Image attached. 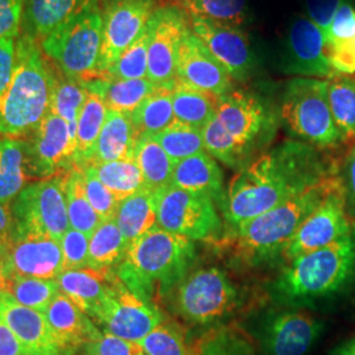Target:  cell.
I'll use <instances>...</instances> for the list:
<instances>
[{
	"label": "cell",
	"instance_id": "obj_1",
	"mask_svg": "<svg viewBox=\"0 0 355 355\" xmlns=\"http://www.w3.org/2000/svg\"><path fill=\"white\" fill-rule=\"evenodd\" d=\"M318 149L287 140L242 167L230 180L221 208L229 227L236 230L331 175Z\"/></svg>",
	"mask_w": 355,
	"mask_h": 355
},
{
	"label": "cell",
	"instance_id": "obj_2",
	"mask_svg": "<svg viewBox=\"0 0 355 355\" xmlns=\"http://www.w3.org/2000/svg\"><path fill=\"white\" fill-rule=\"evenodd\" d=\"M193 259V242L154 227L128 248L114 272L129 291L155 304L190 272Z\"/></svg>",
	"mask_w": 355,
	"mask_h": 355
},
{
	"label": "cell",
	"instance_id": "obj_3",
	"mask_svg": "<svg viewBox=\"0 0 355 355\" xmlns=\"http://www.w3.org/2000/svg\"><path fill=\"white\" fill-rule=\"evenodd\" d=\"M55 79L36 40L24 35L16 46L12 79L0 96V137L20 139L37 129L51 112Z\"/></svg>",
	"mask_w": 355,
	"mask_h": 355
},
{
	"label": "cell",
	"instance_id": "obj_4",
	"mask_svg": "<svg viewBox=\"0 0 355 355\" xmlns=\"http://www.w3.org/2000/svg\"><path fill=\"white\" fill-rule=\"evenodd\" d=\"M341 178L331 174L290 200L236 229V246L242 255L266 257L283 252L305 218L311 215Z\"/></svg>",
	"mask_w": 355,
	"mask_h": 355
},
{
	"label": "cell",
	"instance_id": "obj_5",
	"mask_svg": "<svg viewBox=\"0 0 355 355\" xmlns=\"http://www.w3.org/2000/svg\"><path fill=\"white\" fill-rule=\"evenodd\" d=\"M355 270V233L291 261L277 284L287 300H311L338 291Z\"/></svg>",
	"mask_w": 355,
	"mask_h": 355
},
{
	"label": "cell",
	"instance_id": "obj_6",
	"mask_svg": "<svg viewBox=\"0 0 355 355\" xmlns=\"http://www.w3.org/2000/svg\"><path fill=\"white\" fill-rule=\"evenodd\" d=\"M280 117L293 137L320 149L343 142L328 99V79L296 76L283 94Z\"/></svg>",
	"mask_w": 355,
	"mask_h": 355
},
{
	"label": "cell",
	"instance_id": "obj_7",
	"mask_svg": "<svg viewBox=\"0 0 355 355\" xmlns=\"http://www.w3.org/2000/svg\"><path fill=\"white\" fill-rule=\"evenodd\" d=\"M103 42L101 0L41 41V49L64 78L86 82L98 78Z\"/></svg>",
	"mask_w": 355,
	"mask_h": 355
},
{
	"label": "cell",
	"instance_id": "obj_8",
	"mask_svg": "<svg viewBox=\"0 0 355 355\" xmlns=\"http://www.w3.org/2000/svg\"><path fill=\"white\" fill-rule=\"evenodd\" d=\"M69 171V170H67ZM66 171L26 186L11 205L16 237H49L61 242L70 221L64 196Z\"/></svg>",
	"mask_w": 355,
	"mask_h": 355
},
{
	"label": "cell",
	"instance_id": "obj_9",
	"mask_svg": "<svg viewBox=\"0 0 355 355\" xmlns=\"http://www.w3.org/2000/svg\"><path fill=\"white\" fill-rule=\"evenodd\" d=\"M173 304L186 321L205 325L228 316L239 304V293L217 267L190 271L173 290Z\"/></svg>",
	"mask_w": 355,
	"mask_h": 355
},
{
	"label": "cell",
	"instance_id": "obj_10",
	"mask_svg": "<svg viewBox=\"0 0 355 355\" xmlns=\"http://www.w3.org/2000/svg\"><path fill=\"white\" fill-rule=\"evenodd\" d=\"M157 227L193 240L212 239L221 230V220L209 196L167 186L155 192Z\"/></svg>",
	"mask_w": 355,
	"mask_h": 355
},
{
	"label": "cell",
	"instance_id": "obj_11",
	"mask_svg": "<svg viewBox=\"0 0 355 355\" xmlns=\"http://www.w3.org/2000/svg\"><path fill=\"white\" fill-rule=\"evenodd\" d=\"M216 117L249 155L272 140L278 124L265 101L246 89H232L220 96Z\"/></svg>",
	"mask_w": 355,
	"mask_h": 355
},
{
	"label": "cell",
	"instance_id": "obj_12",
	"mask_svg": "<svg viewBox=\"0 0 355 355\" xmlns=\"http://www.w3.org/2000/svg\"><path fill=\"white\" fill-rule=\"evenodd\" d=\"M104 331L133 343H141L165 318L158 306L129 291L117 278L92 318Z\"/></svg>",
	"mask_w": 355,
	"mask_h": 355
},
{
	"label": "cell",
	"instance_id": "obj_13",
	"mask_svg": "<svg viewBox=\"0 0 355 355\" xmlns=\"http://www.w3.org/2000/svg\"><path fill=\"white\" fill-rule=\"evenodd\" d=\"M346 193L343 180L330 191L318 208L305 218L282 252L287 261H293L354 233L350 217L346 212Z\"/></svg>",
	"mask_w": 355,
	"mask_h": 355
},
{
	"label": "cell",
	"instance_id": "obj_14",
	"mask_svg": "<svg viewBox=\"0 0 355 355\" xmlns=\"http://www.w3.org/2000/svg\"><path fill=\"white\" fill-rule=\"evenodd\" d=\"M103 42L98 78H103L120 55L140 37L155 11L154 0H104Z\"/></svg>",
	"mask_w": 355,
	"mask_h": 355
},
{
	"label": "cell",
	"instance_id": "obj_15",
	"mask_svg": "<svg viewBox=\"0 0 355 355\" xmlns=\"http://www.w3.org/2000/svg\"><path fill=\"white\" fill-rule=\"evenodd\" d=\"M148 28V79L159 87L177 86L178 51L190 28L189 15L175 4L157 7Z\"/></svg>",
	"mask_w": 355,
	"mask_h": 355
},
{
	"label": "cell",
	"instance_id": "obj_16",
	"mask_svg": "<svg viewBox=\"0 0 355 355\" xmlns=\"http://www.w3.org/2000/svg\"><path fill=\"white\" fill-rule=\"evenodd\" d=\"M61 243L49 237L10 236L0 241V272L13 277L57 279L64 272Z\"/></svg>",
	"mask_w": 355,
	"mask_h": 355
},
{
	"label": "cell",
	"instance_id": "obj_17",
	"mask_svg": "<svg viewBox=\"0 0 355 355\" xmlns=\"http://www.w3.org/2000/svg\"><path fill=\"white\" fill-rule=\"evenodd\" d=\"M26 141L33 179L51 178L76 166V136L58 114H48L32 133L31 140Z\"/></svg>",
	"mask_w": 355,
	"mask_h": 355
},
{
	"label": "cell",
	"instance_id": "obj_18",
	"mask_svg": "<svg viewBox=\"0 0 355 355\" xmlns=\"http://www.w3.org/2000/svg\"><path fill=\"white\" fill-rule=\"evenodd\" d=\"M191 31L223 64L233 80L245 82L254 73L255 55L248 35L240 26H228L189 16Z\"/></svg>",
	"mask_w": 355,
	"mask_h": 355
},
{
	"label": "cell",
	"instance_id": "obj_19",
	"mask_svg": "<svg viewBox=\"0 0 355 355\" xmlns=\"http://www.w3.org/2000/svg\"><path fill=\"white\" fill-rule=\"evenodd\" d=\"M283 71L290 76L331 79L338 76L330 64L324 33L308 17L292 21L286 41Z\"/></svg>",
	"mask_w": 355,
	"mask_h": 355
},
{
	"label": "cell",
	"instance_id": "obj_20",
	"mask_svg": "<svg viewBox=\"0 0 355 355\" xmlns=\"http://www.w3.org/2000/svg\"><path fill=\"white\" fill-rule=\"evenodd\" d=\"M177 83L223 96L233 89V78L208 51L191 28L184 33L178 51Z\"/></svg>",
	"mask_w": 355,
	"mask_h": 355
},
{
	"label": "cell",
	"instance_id": "obj_21",
	"mask_svg": "<svg viewBox=\"0 0 355 355\" xmlns=\"http://www.w3.org/2000/svg\"><path fill=\"white\" fill-rule=\"evenodd\" d=\"M321 324L304 312L287 311L267 321L262 345L266 355H305L316 343Z\"/></svg>",
	"mask_w": 355,
	"mask_h": 355
},
{
	"label": "cell",
	"instance_id": "obj_22",
	"mask_svg": "<svg viewBox=\"0 0 355 355\" xmlns=\"http://www.w3.org/2000/svg\"><path fill=\"white\" fill-rule=\"evenodd\" d=\"M0 320H3L16 337L36 354L70 355L54 338L45 315L19 304L8 292L0 299Z\"/></svg>",
	"mask_w": 355,
	"mask_h": 355
},
{
	"label": "cell",
	"instance_id": "obj_23",
	"mask_svg": "<svg viewBox=\"0 0 355 355\" xmlns=\"http://www.w3.org/2000/svg\"><path fill=\"white\" fill-rule=\"evenodd\" d=\"M44 315L54 338L70 355L101 333L91 318L62 292L55 296Z\"/></svg>",
	"mask_w": 355,
	"mask_h": 355
},
{
	"label": "cell",
	"instance_id": "obj_24",
	"mask_svg": "<svg viewBox=\"0 0 355 355\" xmlns=\"http://www.w3.org/2000/svg\"><path fill=\"white\" fill-rule=\"evenodd\" d=\"M99 0H23L24 35L44 40Z\"/></svg>",
	"mask_w": 355,
	"mask_h": 355
},
{
	"label": "cell",
	"instance_id": "obj_25",
	"mask_svg": "<svg viewBox=\"0 0 355 355\" xmlns=\"http://www.w3.org/2000/svg\"><path fill=\"white\" fill-rule=\"evenodd\" d=\"M114 279V268L94 270L86 267L79 270H66L60 274L57 282L61 292L87 316L92 318L110 293Z\"/></svg>",
	"mask_w": 355,
	"mask_h": 355
},
{
	"label": "cell",
	"instance_id": "obj_26",
	"mask_svg": "<svg viewBox=\"0 0 355 355\" xmlns=\"http://www.w3.org/2000/svg\"><path fill=\"white\" fill-rule=\"evenodd\" d=\"M223 180V171L215 158L208 153L203 152L175 162L171 186L204 193L209 196L220 208H223L225 200Z\"/></svg>",
	"mask_w": 355,
	"mask_h": 355
},
{
	"label": "cell",
	"instance_id": "obj_27",
	"mask_svg": "<svg viewBox=\"0 0 355 355\" xmlns=\"http://www.w3.org/2000/svg\"><path fill=\"white\" fill-rule=\"evenodd\" d=\"M137 140L130 114L108 110L89 166L135 158Z\"/></svg>",
	"mask_w": 355,
	"mask_h": 355
},
{
	"label": "cell",
	"instance_id": "obj_28",
	"mask_svg": "<svg viewBox=\"0 0 355 355\" xmlns=\"http://www.w3.org/2000/svg\"><path fill=\"white\" fill-rule=\"evenodd\" d=\"M89 92L99 95L108 110L124 114H133L141 103L148 99L159 86L150 79H116V78H94L82 82Z\"/></svg>",
	"mask_w": 355,
	"mask_h": 355
},
{
	"label": "cell",
	"instance_id": "obj_29",
	"mask_svg": "<svg viewBox=\"0 0 355 355\" xmlns=\"http://www.w3.org/2000/svg\"><path fill=\"white\" fill-rule=\"evenodd\" d=\"M29 179L26 141L0 137V203H11Z\"/></svg>",
	"mask_w": 355,
	"mask_h": 355
},
{
	"label": "cell",
	"instance_id": "obj_30",
	"mask_svg": "<svg viewBox=\"0 0 355 355\" xmlns=\"http://www.w3.org/2000/svg\"><path fill=\"white\" fill-rule=\"evenodd\" d=\"M114 221L121 230L128 246L157 227L155 192L144 189L121 200L114 212Z\"/></svg>",
	"mask_w": 355,
	"mask_h": 355
},
{
	"label": "cell",
	"instance_id": "obj_31",
	"mask_svg": "<svg viewBox=\"0 0 355 355\" xmlns=\"http://www.w3.org/2000/svg\"><path fill=\"white\" fill-rule=\"evenodd\" d=\"M108 108L102 98L89 92L87 101L83 104L76 124V166L86 168L91 164L94 148L102 132Z\"/></svg>",
	"mask_w": 355,
	"mask_h": 355
},
{
	"label": "cell",
	"instance_id": "obj_32",
	"mask_svg": "<svg viewBox=\"0 0 355 355\" xmlns=\"http://www.w3.org/2000/svg\"><path fill=\"white\" fill-rule=\"evenodd\" d=\"M64 196L67 214L71 228L76 229L91 237L92 233L102 224L101 216L89 204L85 192L83 170L74 166L64 175Z\"/></svg>",
	"mask_w": 355,
	"mask_h": 355
},
{
	"label": "cell",
	"instance_id": "obj_33",
	"mask_svg": "<svg viewBox=\"0 0 355 355\" xmlns=\"http://www.w3.org/2000/svg\"><path fill=\"white\" fill-rule=\"evenodd\" d=\"M174 87L175 86L158 87L148 99L141 103L133 114H130L137 137H153L177 121L171 101Z\"/></svg>",
	"mask_w": 355,
	"mask_h": 355
},
{
	"label": "cell",
	"instance_id": "obj_34",
	"mask_svg": "<svg viewBox=\"0 0 355 355\" xmlns=\"http://www.w3.org/2000/svg\"><path fill=\"white\" fill-rule=\"evenodd\" d=\"M128 243L114 218L102 224L89 237V267L94 270H112L121 263L128 252Z\"/></svg>",
	"mask_w": 355,
	"mask_h": 355
},
{
	"label": "cell",
	"instance_id": "obj_35",
	"mask_svg": "<svg viewBox=\"0 0 355 355\" xmlns=\"http://www.w3.org/2000/svg\"><path fill=\"white\" fill-rule=\"evenodd\" d=\"M171 101L177 121L203 129L216 116L218 96L177 83L171 92Z\"/></svg>",
	"mask_w": 355,
	"mask_h": 355
},
{
	"label": "cell",
	"instance_id": "obj_36",
	"mask_svg": "<svg viewBox=\"0 0 355 355\" xmlns=\"http://www.w3.org/2000/svg\"><path fill=\"white\" fill-rule=\"evenodd\" d=\"M135 159L140 166L146 189L157 192L171 184L175 162L153 137H139L135 149Z\"/></svg>",
	"mask_w": 355,
	"mask_h": 355
},
{
	"label": "cell",
	"instance_id": "obj_37",
	"mask_svg": "<svg viewBox=\"0 0 355 355\" xmlns=\"http://www.w3.org/2000/svg\"><path fill=\"white\" fill-rule=\"evenodd\" d=\"M86 168L98 178L120 202L146 189L140 166L137 165L135 158L95 164Z\"/></svg>",
	"mask_w": 355,
	"mask_h": 355
},
{
	"label": "cell",
	"instance_id": "obj_38",
	"mask_svg": "<svg viewBox=\"0 0 355 355\" xmlns=\"http://www.w3.org/2000/svg\"><path fill=\"white\" fill-rule=\"evenodd\" d=\"M328 99L343 140L355 142V76L338 74L328 79Z\"/></svg>",
	"mask_w": 355,
	"mask_h": 355
},
{
	"label": "cell",
	"instance_id": "obj_39",
	"mask_svg": "<svg viewBox=\"0 0 355 355\" xmlns=\"http://www.w3.org/2000/svg\"><path fill=\"white\" fill-rule=\"evenodd\" d=\"M178 6L189 16L228 26H241L249 19L248 0H178Z\"/></svg>",
	"mask_w": 355,
	"mask_h": 355
},
{
	"label": "cell",
	"instance_id": "obj_40",
	"mask_svg": "<svg viewBox=\"0 0 355 355\" xmlns=\"http://www.w3.org/2000/svg\"><path fill=\"white\" fill-rule=\"evenodd\" d=\"M202 133L205 152L217 161L232 168H239L242 165L245 167L249 164L248 158L250 155L242 149L216 116L205 124Z\"/></svg>",
	"mask_w": 355,
	"mask_h": 355
},
{
	"label": "cell",
	"instance_id": "obj_41",
	"mask_svg": "<svg viewBox=\"0 0 355 355\" xmlns=\"http://www.w3.org/2000/svg\"><path fill=\"white\" fill-rule=\"evenodd\" d=\"M7 292L19 304L44 313L61 290L57 279L13 277L7 279Z\"/></svg>",
	"mask_w": 355,
	"mask_h": 355
},
{
	"label": "cell",
	"instance_id": "obj_42",
	"mask_svg": "<svg viewBox=\"0 0 355 355\" xmlns=\"http://www.w3.org/2000/svg\"><path fill=\"white\" fill-rule=\"evenodd\" d=\"M153 139L162 146L174 162L205 152L202 129L190 127L179 121L153 136Z\"/></svg>",
	"mask_w": 355,
	"mask_h": 355
},
{
	"label": "cell",
	"instance_id": "obj_43",
	"mask_svg": "<svg viewBox=\"0 0 355 355\" xmlns=\"http://www.w3.org/2000/svg\"><path fill=\"white\" fill-rule=\"evenodd\" d=\"M89 89L79 80L55 79L51 95V112L66 120L76 139L78 116L89 96Z\"/></svg>",
	"mask_w": 355,
	"mask_h": 355
},
{
	"label": "cell",
	"instance_id": "obj_44",
	"mask_svg": "<svg viewBox=\"0 0 355 355\" xmlns=\"http://www.w3.org/2000/svg\"><path fill=\"white\" fill-rule=\"evenodd\" d=\"M148 49L149 28L146 26L140 37L120 55V58L110 67L104 76L116 79L148 78Z\"/></svg>",
	"mask_w": 355,
	"mask_h": 355
},
{
	"label": "cell",
	"instance_id": "obj_45",
	"mask_svg": "<svg viewBox=\"0 0 355 355\" xmlns=\"http://www.w3.org/2000/svg\"><path fill=\"white\" fill-rule=\"evenodd\" d=\"M144 355H190L175 324L164 321L140 343Z\"/></svg>",
	"mask_w": 355,
	"mask_h": 355
},
{
	"label": "cell",
	"instance_id": "obj_46",
	"mask_svg": "<svg viewBox=\"0 0 355 355\" xmlns=\"http://www.w3.org/2000/svg\"><path fill=\"white\" fill-rule=\"evenodd\" d=\"M192 355H254L246 340L233 331H216L205 336Z\"/></svg>",
	"mask_w": 355,
	"mask_h": 355
},
{
	"label": "cell",
	"instance_id": "obj_47",
	"mask_svg": "<svg viewBox=\"0 0 355 355\" xmlns=\"http://www.w3.org/2000/svg\"><path fill=\"white\" fill-rule=\"evenodd\" d=\"M83 174H85V192L92 208L96 211L98 215L101 216L102 221L114 218V212L117 209L120 200L89 170L85 168Z\"/></svg>",
	"mask_w": 355,
	"mask_h": 355
},
{
	"label": "cell",
	"instance_id": "obj_48",
	"mask_svg": "<svg viewBox=\"0 0 355 355\" xmlns=\"http://www.w3.org/2000/svg\"><path fill=\"white\" fill-rule=\"evenodd\" d=\"M60 243L64 254V271L89 267V239L86 234L69 228Z\"/></svg>",
	"mask_w": 355,
	"mask_h": 355
},
{
	"label": "cell",
	"instance_id": "obj_49",
	"mask_svg": "<svg viewBox=\"0 0 355 355\" xmlns=\"http://www.w3.org/2000/svg\"><path fill=\"white\" fill-rule=\"evenodd\" d=\"M85 349L87 355H144L140 343L128 341L107 331H101Z\"/></svg>",
	"mask_w": 355,
	"mask_h": 355
},
{
	"label": "cell",
	"instance_id": "obj_50",
	"mask_svg": "<svg viewBox=\"0 0 355 355\" xmlns=\"http://www.w3.org/2000/svg\"><path fill=\"white\" fill-rule=\"evenodd\" d=\"M355 36V8L349 0H343L341 6L338 7L337 12L334 15V19L330 26L329 33H328V49L329 45L350 40Z\"/></svg>",
	"mask_w": 355,
	"mask_h": 355
},
{
	"label": "cell",
	"instance_id": "obj_51",
	"mask_svg": "<svg viewBox=\"0 0 355 355\" xmlns=\"http://www.w3.org/2000/svg\"><path fill=\"white\" fill-rule=\"evenodd\" d=\"M341 3L343 0H305L308 19L320 28L325 40L328 38L331 21Z\"/></svg>",
	"mask_w": 355,
	"mask_h": 355
},
{
	"label": "cell",
	"instance_id": "obj_52",
	"mask_svg": "<svg viewBox=\"0 0 355 355\" xmlns=\"http://www.w3.org/2000/svg\"><path fill=\"white\" fill-rule=\"evenodd\" d=\"M330 64L337 74L352 76L355 73V36L329 45Z\"/></svg>",
	"mask_w": 355,
	"mask_h": 355
},
{
	"label": "cell",
	"instance_id": "obj_53",
	"mask_svg": "<svg viewBox=\"0 0 355 355\" xmlns=\"http://www.w3.org/2000/svg\"><path fill=\"white\" fill-rule=\"evenodd\" d=\"M23 10V0H0V40L19 35Z\"/></svg>",
	"mask_w": 355,
	"mask_h": 355
},
{
	"label": "cell",
	"instance_id": "obj_54",
	"mask_svg": "<svg viewBox=\"0 0 355 355\" xmlns=\"http://www.w3.org/2000/svg\"><path fill=\"white\" fill-rule=\"evenodd\" d=\"M16 64V42L15 38L0 40V96L8 87Z\"/></svg>",
	"mask_w": 355,
	"mask_h": 355
},
{
	"label": "cell",
	"instance_id": "obj_55",
	"mask_svg": "<svg viewBox=\"0 0 355 355\" xmlns=\"http://www.w3.org/2000/svg\"><path fill=\"white\" fill-rule=\"evenodd\" d=\"M0 355H37L0 320Z\"/></svg>",
	"mask_w": 355,
	"mask_h": 355
},
{
	"label": "cell",
	"instance_id": "obj_56",
	"mask_svg": "<svg viewBox=\"0 0 355 355\" xmlns=\"http://www.w3.org/2000/svg\"><path fill=\"white\" fill-rule=\"evenodd\" d=\"M343 189L346 193V199H349L355 205V145L347 154L343 164Z\"/></svg>",
	"mask_w": 355,
	"mask_h": 355
},
{
	"label": "cell",
	"instance_id": "obj_57",
	"mask_svg": "<svg viewBox=\"0 0 355 355\" xmlns=\"http://www.w3.org/2000/svg\"><path fill=\"white\" fill-rule=\"evenodd\" d=\"M12 230V215L10 204L0 203V241L7 240Z\"/></svg>",
	"mask_w": 355,
	"mask_h": 355
},
{
	"label": "cell",
	"instance_id": "obj_58",
	"mask_svg": "<svg viewBox=\"0 0 355 355\" xmlns=\"http://www.w3.org/2000/svg\"><path fill=\"white\" fill-rule=\"evenodd\" d=\"M336 355H355V338L343 345Z\"/></svg>",
	"mask_w": 355,
	"mask_h": 355
},
{
	"label": "cell",
	"instance_id": "obj_59",
	"mask_svg": "<svg viewBox=\"0 0 355 355\" xmlns=\"http://www.w3.org/2000/svg\"><path fill=\"white\" fill-rule=\"evenodd\" d=\"M6 292H7V279H6V277L0 272V299L4 296Z\"/></svg>",
	"mask_w": 355,
	"mask_h": 355
}]
</instances>
